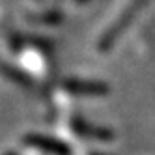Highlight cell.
I'll return each instance as SVG.
<instances>
[{
    "label": "cell",
    "mask_w": 155,
    "mask_h": 155,
    "mask_svg": "<svg viewBox=\"0 0 155 155\" xmlns=\"http://www.w3.org/2000/svg\"><path fill=\"white\" fill-rule=\"evenodd\" d=\"M150 2H151V0H131V2L125 6L124 12L118 15V19L114 21L112 25H110V28L103 34V39H101V43H99V47H101L103 51H107V49L120 38L121 32H124V30L133 23V19H135Z\"/></svg>",
    "instance_id": "6da1fadb"
}]
</instances>
